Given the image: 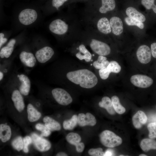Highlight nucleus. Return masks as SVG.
<instances>
[{
    "label": "nucleus",
    "mask_w": 156,
    "mask_h": 156,
    "mask_svg": "<svg viewBox=\"0 0 156 156\" xmlns=\"http://www.w3.org/2000/svg\"><path fill=\"white\" fill-rule=\"evenodd\" d=\"M48 28L55 36L73 40L79 38L83 27L81 16L76 12H70L52 20Z\"/></svg>",
    "instance_id": "nucleus-1"
},
{
    "label": "nucleus",
    "mask_w": 156,
    "mask_h": 156,
    "mask_svg": "<svg viewBox=\"0 0 156 156\" xmlns=\"http://www.w3.org/2000/svg\"><path fill=\"white\" fill-rule=\"evenodd\" d=\"M66 76L72 82L79 85L84 88H92L95 86L98 82V79L96 75L87 69L69 72L67 73Z\"/></svg>",
    "instance_id": "nucleus-2"
},
{
    "label": "nucleus",
    "mask_w": 156,
    "mask_h": 156,
    "mask_svg": "<svg viewBox=\"0 0 156 156\" xmlns=\"http://www.w3.org/2000/svg\"><path fill=\"white\" fill-rule=\"evenodd\" d=\"M99 137L102 144L107 147H114L120 145L122 142L120 137L109 130L103 131L100 134Z\"/></svg>",
    "instance_id": "nucleus-3"
},
{
    "label": "nucleus",
    "mask_w": 156,
    "mask_h": 156,
    "mask_svg": "<svg viewBox=\"0 0 156 156\" xmlns=\"http://www.w3.org/2000/svg\"><path fill=\"white\" fill-rule=\"evenodd\" d=\"M38 14L35 10L26 8L23 10L19 13L18 19L21 24L28 26L34 23L38 18Z\"/></svg>",
    "instance_id": "nucleus-4"
},
{
    "label": "nucleus",
    "mask_w": 156,
    "mask_h": 156,
    "mask_svg": "<svg viewBox=\"0 0 156 156\" xmlns=\"http://www.w3.org/2000/svg\"><path fill=\"white\" fill-rule=\"evenodd\" d=\"M52 94L56 101L60 105H67L72 102L73 99L70 94L62 88H54L52 90Z\"/></svg>",
    "instance_id": "nucleus-5"
},
{
    "label": "nucleus",
    "mask_w": 156,
    "mask_h": 156,
    "mask_svg": "<svg viewBox=\"0 0 156 156\" xmlns=\"http://www.w3.org/2000/svg\"><path fill=\"white\" fill-rule=\"evenodd\" d=\"M130 81L134 86L142 88L150 87L153 82V80L151 78L141 74L132 76L130 78Z\"/></svg>",
    "instance_id": "nucleus-6"
},
{
    "label": "nucleus",
    "mask_w": 156,
    "mask_h": 156,
    "mask_svg": "<svg viewBox=\"0 0 156 156\" xmlns=\"http://www.w3.org/2000/svg\"><path fill=\"white\" fill-rule=\"evenodd\" d=\"M54 53L52 48L49 46H46L37 50L35 53V56L39 62L44 63L50 60Z\"/></svg>",
    "instance_id": "nucleus-7"
},
{
    "label": "nucleus",
    "mask_w": 156,
    "mask_h": 156,
    "mask_svg": "<svg viewBox=\"0 0 156 156\" xmlns=\"http://www.w3.org/2000/svg\"><path fill=\"white\" fill-rule=\"evenodd\" d=\"M31 138L34 146L38 151L41 152H45L50 149L51 144L47 140L34 133L32 134Z\"/></svg>",
    "instance_id": "nucleus-8"
},
{
    "label": "nucleus",
    "mask_w": 156,
    "mask_h": 156,
    "mask_svg": "<svg viewBox=\"0 0 156 156\" xmlns=\"http://www.w3.org/2000/svg\"><path fill=\"white\" fill-rule=\"evenodd\" d=\"M136 56L138 61L142 64H146L151 61V50L145 45L140 46L136 52Z\"/></svg>",
    "instance_id": "nucleus-9"
},
{
    "label": "nucleus",
    "mask_w": 156,
    "mask_h": 156,
    "mask_svg": "<svg viewBox=\"0 0 156 156\" xmlns=\"http://www.w3.org/2000/svg\"><path fill=\"white\" fill-rule=\"evenodd\" d=\"M115 7L116 3L115 0H101V6L93 14H85L100 16L101 14H105L109 12L113 11L115 9Z\"/></svg>",
    "instance_id": "nucleus-10"
},
{
    "label": "nucleus",
    "mask_w": 156,
    "mask_h": 156,
    "mask_svg": "<svg viewBox=\"0 0 156 156\" xmlns=\"http://www.w3.org/2000/svg\"><path fill=\"white\" fill-rule=\"evenodd\" d=\"M96 122L95 117L90 113H87L85 114L80 113L78 116V124L80 126H94Z\"/></svg>",
    "instance_id": "nucleus-11"
},
{
    "label": "nucleus",
    "mask_w": 156,
    "mask_h": 156,
    "mask_svg": "<svg viewBox=\"0 0 156 156\" xmlns=\"http://www.w3.org/2000/svg\"><path fill=\"white\" fill-rule=\"evenodd\" d=\"M19 58L21 62L29 67H34L36 63L35 56L31 52L23 51L20 53Z\"/></svg>",
    "instance_id": "nucleus-12"
},
{
    "label": "nucleus",
    "mask_w": 156,
    "mask_h": 156,
    "mask_svg": "<svg viewBox=\"0 0 156 156\" xmlns=\"http://www.w3.org/2000/svg\"><path fill=\"white\" fill-rule=\"evenodd\" d=\"M109 21L113 34L116 36L121 34L123 30V23L121 19L118 17L113 16L110 18Z\"/></svg>",
    "instance_id": "nucleus-13"
},
{
    "label": "nucleus",
    "mask_w": 156,
    "mask_h": 156,
    "mask_svg": "<svg viewBox=\"0 0 156 156\" xmlns=\"http://www.w3.org/2000/svg\"><path fill=\"white\" fill-rule=\"evenodd\" d=\"M76 48L77 52L75 55L80 60H84L86 62H89L92 60V55L83 43L79 44Z\"/></svg>",
    "instance_id": "nucleus-14"
},
{
    "label": "nucleus",
    "mask_w": 156,
    "mask_h": 156,
    "mask_svg": "<svg viewBox=\"0 0 156 156\" xmlns=\"http://www.w3.org/2000/svg\"><path fill=\"white\" fill-rule=\"evenodd\" d=\"M21 84L19 87V90L21 93L24 96L27 95L29 92L31 88V82L28 77L24 74H21L18 76Z\"/></svg>",
    "instance_id": "nucleus-15"
},
{
    "label": "nucleus",
    "mask_w": 156,
    "mask_h": 156,
    "mask_svg": "<svg viewBox=\"0 0 156 156\" xmlns=\"http://www.w3.org/2000/svg\"><path fill=\"white\" fill-rule=\"evenodd\" d=\"M19 90H14L13 92L11 98L15 107L19 112H21L25 107L23 98Z\"/></svg>",
    "instance_id": "nucleus-16"
},
{
    "label": "nucleus",
    "mask_w": 156,
    "mask_h": 156,
    "mask_svg": "<svg viewBox=\"0 0 156 156\" xmlns=\"http://www.w3.org/2000/svg\"><path fill=\"white\" fill-rule=\"evenodd\" d=\"M16 42V39L12 38L5 46L1 48L0 51L1 58H8L10 56L13 51Z\"/></svg>",
    "instance_id": "nucleus-17"
},
{
    "label": "nucleus",
    "mask_w": 156,
    "mask_h": 156,
    "mask_svg": "<svg viewBox=\"0 0 156 156\" xmlns=\"http://www.w3.org/2000/svg\"><path fill=\"white\" fill-rule=\"evenodd\" d=\"M132 120L134 127L137 129H139L146 122L147 117L144 112L139 110L133 116Z\"/></svg>",
    "instance_id": "nucleus-18"
},
{
    "label": "nucleus",
    "mask_w": 156,
    "mask_h": 156,
    "mask_svg": "<svg viewBox=\"0 0 156 156\" xmlns=\"http://www.w3.org/2000/svg\"><path fill=\"white\" fill-rule=\"evenodd\" d=\"M99 106L105 109L107 112L112 115L115 114V111L113 107L112 100L107 96H104L102 98L101 101L99 103Z\"/></svg>",
    "instance_id": "nucleus-19"
},
{
    "label": "nucleus",
    "mask_w": 156,
    "mask_h": 156,
    "mask_svg": "<svg viewBox=\"0 0 156 156\" xmlns=\"http://www.w3.org/2000/svg\"><path fill=\"white\" fill-rule=\"evenodd\" d=\"M27 111L28 119L30 122L38 120L40 118L41 114L31 104H29L27 106Z\"/></svg>",
    "instance_id": "nucleus-20"
},
{
    "label": "nucleus",
    "mask_w": 156,
    "mask_h": 156,
    "mask_svg": "<svg viewBox=\"0 0 156 156\" xmlns=\"http://www.w3.org/2000/svg\"><path fill=\"white\" fill-rule=\"evenodd\" d=\"M126 13L128 17L135 19L142 22L146 20L145 16L135 8L130 7L126 10Z\"/></svg>",
    "instance_id": "nucleus-21"
},
{
    "label": "nucleus",
    "mask_w": 156,
    "mask_h": 156,
    "mask_svg": "<svg viewBox=\"0 0 156 156\" xmlns=\"http://www.w3.org/2000/svg\"><path fill=\"white\" fill-rule=\"evenodd\" d=\"M45 126L51 131H59L61 129L60 124L51 118L46 116L43 119Z\"/></svg>",
    "instance_id": "nucleus-22"
},
{
    "label": "nucleus",
    "mask_w": 156,
    "mask_h": 156,
    "mask_svg": "<svg viewBox=\"0 0 156 156\" xmlns=\"http://www.w3.org/2000/svg\"><path fill=\"white\" fill-rule=\"evenodd\" d=\"M11 136V131L8 125L3 124L0 125V139L1 141L5 142L8 141Z\"/></svg>",
    "instance_id": "nucleus-23"
},
{
    "label": "nucleus",
    "mask_w": 156,
    "mask_h": 156,
    "mask_svg": "<svg viewBox=\"0 0 156 156\" xmlns=\"http://www.w3.org/2000/svg\"><path fill=\"white\" fill-rule=\"evenodd\" d=\"M140 146L142 150L145 152L151 149L156 150V141L150 139H143L140 142Z\"/></svg>",
    "instance_id": "nucleus-24"
},
{
    "label": "nucleus",
    "mask_w": 156,
    "mask_h": 156,
    "mask_svg": "<svg viewBox=\"0 0 156 156\" xmlns=\"http://www.w3.org/2000/svg\"><path fill=\"white\" fill-rule=\"evenodd\" d=\"M78 123V116L76 115H73L71 118L68 120H64L63 124V128L65 130L73 129Z\"/></svg>",
    "instance_id": "nucleus-25"
},
{
    "label": "nucleus",
    "mask_w": 156,
    "mask_h": 156,
    "mask_svg": "<svg viewBox=\"0 0 156 156\" xmlns=\"http://www.w3.org/2000/svg\"><path fill=\"white\" fill-rule=\"evenodd\" d=\"M111 100L114 109L117 113L119 114H122L125 112V108L120 104L118 96H112Z\"/></svg>",
    "instance_id": "nucleus-26"
},
{
    "label": "nucleus",
    "mask_w": 156,
    "mask_h": 156,
    "mask_svg": "<svg viewBox=\"0 0 156 156\" xmlns=\"http://www.w3.org/2000/svg\"><path fill=\"white\" fill-rule=\"evenodd\" d=\"M66 139L70 144L75 146L77 144L80 142L81 138L78 134L71 132L67 135L66 136Z\"/></svg>",
    "instance_id": "nucleus-27"
},
{
    "label": "nucleus",
    "mask_w": 156,
    "mask_h": 156,
    "mask_svg": "<svg viewBox=\"0 0 156 156\" xmlns=\"http://www.w3.org/2000/svg\"><path fill=\"white\" fill-rule=\"evenodd\" d=\"M107 68L110 73H118L120 71L121 67L117 62L112 61L109 62Z\"/></svg>",
    "instance_id": "nucleus-28"
},
{
    "label": "nucleus",
    "mask_w": 156,
    "mask_h": 156,
    "mask_svg": "<svg viewBox=\"0 0 156 156\" xmlns=\"http://www.w3.org/2000/svg\"><path fill=\"white\" fill-rule=\"evenodd\" d=\"M126 23L129 26H136L140 29H143L144 27V24L142 22L135 19L127 17L125 18Z\"/></svg>",
    "instance_id": "nucleus-29"
},
{
    "label": "nucleus",
    "mask_w": 156,
    "mask_h": 156,
    "mask_svg": "<svg viewBox=\"0 0 156 156\" xmlns=\"http://www.w3.org/2000/svg\"><path fill=\"white\" fill-rule=\"evenodd\" d=\"M12 144L13 147L18 151L23 148V140L21 136H18L14 140Z\"/></svg>",
    "instance_id": "nucleus-30"
},
{
    "label": "nucleus",
    "mask_w": 156,
    "mask_h": 156,
    "mask_svg": "<svg viewBox=\"0 0 156 156\" xmlns=\"http://www.w3.org/2000/svg\"><path fill=\"white\" fill-rule=\"evenodd\" d=\"M35 127L37 130L41 131V136L42 137H47L51 133V131L45 125L41 123H38L36 125Z\"/></svg>",
    "instance_id": "nucleus-31"
},
{
    "label": "nucleus",
    "mask_w": 156,
    "mask_h": 156,
    "mask_svg": "<svg viewBox=\"0 0 156 156\" xmlns=\"http://www.w3.org/2000/svg\"><path fill=\"white\" fill-rule=\"evenodd\" d=\"M155 0H142V4L147 9H152L153 12L156 13V5L154 4Z\"/></svg>",
    "instance_id": "nucleus-32"
},
{
    "label": "nucleus",
    "mask_w": 156,
    "mask_h": 156,
    "mask_svg": "<svg viewBox=\"0 0 156 156\" xmlns=\"http://www.w3.org/2000/svg\"><path fill=\"white\" fill-rule=\"evenodd\" d=\"M149 131V137L151 139L156 138V122H151L147 125Z\"/></svg>",
    "instance_id": "nucleus-33"
},
{
    "label": "nucleus",
    "mask_w": 156,
    "mask_h": 156,
    "mask_svg": "<svg viewBox=\"0 0 156 156\" xmlns=\"http://www.w3.org/2000/svg\"><path fill=\"white\" fill-rule=\"evenodd\" d=\"M88 153L89 155L92 156H103L105 155V153L101 148H91L89 150Z\"/></svg>",
    "instance_id": "nucleus-34"
},
{
    "label": "nucleus",
    "mask_w": 156,
    "mask_h": 156,
    "mask_svg": "<svg viewBox=\"0 0 156 156\" xmlns=\"http://www.w3.org/2000/svg\"><path fill=\"white\" fill-rule=\"evenodd\" d=\"M109 62L107 60L102 62H98L96 60L93 62V65L96 69H100L106 68Z\"/></svg>",
    "instance_id": "nucleus-35"
},
{
    "label": "nucleus",
    "mask_w": 156,
    "mask_h": 156,
    "mask_svg": "<svg viewBox=\"0 0 156 156\" xmlns=\"http://www.w3.org/2000/svg\"><path fill=\"white\" fill-rule=\"evenodd\" d=\"M68 0H52V5L54 8L56 10H59L60 7Z\"/></svg>",
    "instance_id": "nucleus-36"
},
{
    "label": "nucleus",
    "mask_w": 156,
    "mask_h": 156,
    "mask_svg": "<svg viewBox=\"0 0 156 156\" xmlns=\"http://www.w3.org/2000/svg\"><path fill=\"white\" fill-rule=\"evenodd\" d=\"M23 151L25 153H27L29 151L28 146L32 142L31 138L29 136H26L23 138Z\"/></svg>",
    "instance_id": "nucleus-37"
},
{
    "label": "nucleus",
    "mask_w": 156,
    "mask_h": 156,
    "mask_svg": "<svg viewBox=\"0 0 156 156\" xmlns=\"http://www.w3.org/2000/svg\"><path fill=\"white\" fill-rule=\"evenodd\" d=\"M99 74L101 78L105 80L108 77L110 73L108 71L106 67L99 69Z\"/></svg>",
    "instance_id": "nucleus-38"
},
{
    "label": "nucleus",
    "mask_w": 156,
    "mask_h": 156,
    "mask_svg": "<svg viewBox=\"0 0 156 156\" xmlns=\"http://www.w3.org/2000/svg\"><path fill=\"white\" fill-rule=\"evenodd\" d=\"M76 149L78 153H81L84 150L85 145L82 142H80L75 146Z\"/></svg>",
    "instance_id": "nucleus-39"
},
{
    "label": "nucleus",
    "mask_w": 156,
    "mask_h": 156,
    "mask_svg": "<svg viewBox=\"0 0 156 156\" xmlns=\"http://www.w3.org/2000/svg\"><path fill=\"white\" fill-rule=\"evenodd\" d=\"M4 34L2 32L0 33V48L7 41V38L5 37Z\"/></svg>",
    "instance_id": "nucleus-40"
},
{
    "label": "nucleus",
    "mask_w": 156,
    "mask_h": 156,
    "mask_svg": "<svg viewBox=\"0 0 156 156\" xmlns=\"http://www.w3.org/2000/svg\"><path fill=\"white\" fill-rule=\"evenodd\" d=\"M151 50L153 56L156 58V42L153 43L151 44Z\"/></svg>",
    "instance_id": "nucleus-41"
},
{
    "label": "nucleus",
    "mask_w": 156,
    "mask_h": 156,
    "mask_svg": "<svg viewBox=\"0 0 156 156\" xmlns=\"http://www.w3.org/2000/svg\"><path fill=\"white\" fill-rule=\"evenodd\" d=\"M113 155V153L110 150H107L105 153L104 156H112Z\"/></svg>",
    "instance_id": "nucleus-42"
},
{
    "label": "nucleus",
    "mask_w": 156,
    "mask_h": 156,
    "mask_svg": "<svg viewBox=\"0 0 156 156\" xmlns=\"http://www.w3.org/2000/svg\"><path fill=\"white\" fill-rule=\"evenodd\" d=\"M57 156H67L68 155L66 153L63 152H60L57 153L56 155Z\"/></svg>",
    "instance_id": "nucleus-43"
},
{
    "label": "nucleus",
    "mask_w": 156,
    "mask_h": 156,
    "mask_svg": "<svg viewBox=\"0 0 156 156\" xmlns=\"http://www.w3.org/2000/svg\"><path fill=\"white\" fill-rule=\"evenodd\" d=\"M3 73L1 72H0V80L1 81L3 79Z\"/></svg>",
    "instance_id": "nucleus-44"
},
{
    "label": "nucleus",
    "mask_w": 156,
    "mask_h": 156,
    "mask_svg": "<svg viewBox=\"0 0 156 156\" xmlns=\"http://www.w3.org/2000/svg\"><path fill=\"white\" fill-rule=\"evenodd\" d=\"M139 156H146L147 155L144 154H140Z\"/></svg>",
    "instance_id": "nucleus-45"
},
{
    "label": "nucleus",
    "mask_w": 156,
    "mask_h": 156,
    "mask_svg": "<svg viewBox=\"0 0 156 156\" xmlns=\"http://www.w3.org/2000/svg\"></svg>",
    "instance_id": "nucleus-46"
}]
</instances>
